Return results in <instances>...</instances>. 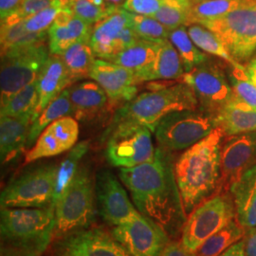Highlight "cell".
Wrapping results in <instances>:
<instances>
[{
    "instance_id": "cell-9",
    "label": "cell",
    "mask_w": 256,
    "mask_h": 256,
    "mask_svg": "<svg viewBox=\"0 0 256 256\" xmlns=\"http://www.w3.org/2000/svg\"><path fill=\"white\" fill-rule=\"evenodd\" d=\"M57 165L34 168L19 176L3 189L2 208H46L54 204Z\"/></svg>"
},
{
    "instance_id": "cell-29",
    "label": "cell",
    "mask_w": 256,
    "mask_h": 256,
    "mask_svg": "<svg viewBox=\"0 0 256 256\" xmlns=\"http://www.w3.org/2000/svg\"><path fill=\"white\" fill-rule=\"evenodd\" d=\"M256 5L252 0H191L189 25L218 18L234 10Z\"/></svg>"
},
{
    "instance_id": "cell-1",
    "label": "cell",
    "mask_w": 256,
    "mask_h": 256,
    "mask_svg": "<svg viewBox=\"0 0 256 256\" xmlns=\"http://www.w3.org/2000/svg\"><path fill=\"white\" fill-rule=\"evenodd\" d=\"M119 176L137 210L160 226L168 236H174L184 226L186 214L166 150L156 149L151 162L120 168Z\"/></svg>"
},
{
    "instance_id": "cell-16",
    "label": "cell",
    "mask_w": 256,
    "mask_h": 256,
    "mask_svg": "<svg viewBox=\"0 0 256 256\" xmlns=\"http://www.w3.org/2000/svg\"><path fill=\"white\" fill-rule=\"evenodd\" d=\"M95 194L102 218L110 226L120 225L140 212L117 176L108 170H101L96 176Z\"/></svg>"
},
{
    "instance_id": "cell-28",
    "label": "cell",
    "mask_w": 256,
    "mask_h": 256,
    "mask_svg": "<svg viewBox=\"0 0 256 256\" xmlns=\"http://www.w3.org/2000/svg\"><path fill=\"white\" fill-rule=\"evenodd\" d=\"M64 117H74V108L70 98L68 88L61 92L59 96L42 111L40 116L32 122L28 138L27 148L34 146L38 137L50 124Z\"/></svg>"
},
{
    "instance_id": "cell-30",
    "label": "cell",
    "mask_w": 256,
    "mask_h": 256,
    "mask_svg": "<svg viewBox=\"0 0 256 256\" xmlns=\"http://www.w3.org/2000/svg\"><path fill=\"white\" fill-rule=\"evenodd\" d=\"M90 148V142L86 140L77 144L70 150V153L57 165L55 174L54 192V204L63 196L70 185L74 182L75 176L80 169V162L82 158L88 153Z\"/></svg>"
},
{
    "instance_id": "cell-27",
    "label": "cell",
    "mask_w": 256,
    "mask_h": 256,
    "mask_svg": "<svg viewBox=\"0 0 256 256\" xmlns=\"http://www.w3.org/2000/svg\"><path fill=\"white\" fill-rule=\"evenodd\" d=\"M185 74L182 60L169 39L158 42V54L147 81L174 80Z\"/></svg>"
},
{
    "instance_id": "cell-8",
    "label": "cell",
    "mask_w": 256,
    "mask_h": 256,
    "mask_svg": "<svg viewBox=\"0 0 256 256\" xmlns=\"http://www.w3.org/2000/svg\"><path fill=\"white\" fill-rule=\"evenodd\" d=\"M220 37L238 64H248L256 54V5L230 12L200 23Z\"/></svg>"
},
{
    "instance_id": "cell-31",
    "label": "cell",
    "mask_w": 256,
    "mask_h": 256,
    "mask_svg": "<svg viewBox=\"0 0 256 256\" xmlns=\"http://www.w3.org/2000/svg\"><path fill=\"white\" fill-rule=\"evenodd\" d=\"M75 81L90 78L96 55L90 45V40H80L70 46L60 55Z\"/></svg>"
},
{
    "instance_id": "cell-33",
    "label": "cell",
    "mask_w": 256,
    "mask_h": 256,
    "mask_svg": "<svg viewBox=\"0 0 256 256\" xmlns=\"http://www.w3.org/2000/svg\"><path fill=\"white\" fill-rule=\"evenodd\" d=\"M168 39L180 55L185 72L208 62V56L192 42L185 26L170 30Z\"/></svg>"
},
{
    "instance_id": "cell-50",
    "label": "cell",
    "mask_w": 256,
    "mask_h": 256,
    "mask_svg": "<svg viewBox=\"0 0 256 256\" xmlns=\"http://www.w3.org/2000/svg\"><path fill=\"white\" fill-rule=\"evenodd\" d=\"M252 1H256V0H252Z\"/></svg>"
},
{
    "instance_id": "cell-24",
    "label": "cell",
    "mask_w": 256,
    "mask_h": 256,
    "mask_svg": "<svg viewBox=\"0 0 256 256\" xmlns=\"http://www.w3.org/2000/svg\"><path fill=\"white\" fill-rule=\"evenodd\" d=\"M158 42L138 39L135 44L108 61L131 70L136 76L138 82H147L158 54Z\"/></svg>"
},
{
    "instance_id": "cell-20",
    "label": "cell",
    "mask_w": 256,
    "mask_h": 256,
    "mask_svg": "<svg viewBox=\"0 0 256 256\" xmlns=\"http://www.w3.org/2000/svg\"><path fill=\"white\" fill-rule=\"evenodd\" d=\"M93 25L75 16L68 7L58 14L48 30L50 54L61 55L80 40H90Z\"/></svg>"
},
{
    "instance_id": "cell-41",
    "label": "cell",
    "mask_w": 256,
    "mask_h": 256,
    "mask_svg": "<svg viewBox=\"0 0 256 256\" xmlns=\"http://www.w3.org/2000/svg\"><path fill=\"white\" fill-rule=\"evenodd\" d=\"M64 8L59 0H54V3L46 9L37 12L36 14L23 21L24 28L32 34H45L54 23L58 14Z\"/></svg>"
},
{
    "instance_id": "cell-17",
    "label": "cell",
    "mask_w": 256,
    "mask_h": 256,
    "mask_svg": "<svg viewBox=\"0 0 256 256\" xmlns=\"http://www.w3.org/2000/svg\"><path fill=\"white\" fill-rule=\"evenodd\" d=\"M256 165V131L226 136L221 147V191Z\"/></svg>"
},
{
    "instance_id": "cell-22",
    "label": "cell",
    "mask_w": 256,
    "mask_h": 256,
    "mask_svg": "<svg viewBox=\"0 0 256 256\" xmlns=\"http://www.w3.org/2000/svg\"><path fill=\"white\" fill-rule=\"evenodd\" d=\"M34 114L0 117V158L6 164L16 158L27 147Z\"/></svg>"
},
{
    "instance_id": "cell-2",
    "label": "cell",
    "mask_w": 256,
    "mask_h": 256,
    "mask_svg": "<svg viewBox=\"0 0 256 256\" xmlns=\"http://www.w3.org/2000/svg\"><path fill=\"white\" fill-rule=\"evenodd\" d=\"M225 133L218 126L174 164V178L186 216L221 192V147Z\"/></svg>"
},
{
    "instance_id": "cell-7",
    "label": "cell",
    "mask_w": 256,
    "mask_h": 256,
    "mask_svg": "<svg viewBox=\"0 0 256 256\" xmlns=\"http://www.w3.org/2000/svg\"><path fill=\"white\" fill-rule=\"evenodd\" d=\"M218 126L216 117L198 108L168 114L158 122L154 133L160 148L180 151L192 146Z\"/></svg>"
},
{
    "instance_id": "cell-45",
    "label": "cell",
    "mask_w": 256,
    "mask_h": 256,
    "mask_svg": "<svg viewBox=\"0 0 256 256\" xmlns=\"http://www.w3.org/2000/svg\"><path fill=\"white\" fill-rule=\"evenodd\" d=\"M162 256H196L194 252H190L183 246L182 243L169 242L165 248L164 252Z\"/></svg>"
},
{
    "instance_id": "cell-39",
    "label": "cell",
    "mask_w": 256,
    "mask_h": 256,
    "mask_svg": "<svg viewBox=\"0 0 256 256\" xmlns=\"http://www.w3.org/2000/svg\"><path fill=\"white\" fill-rule=\"evenodd\" d=\"M68 7L75 16L92 25H95L116 10L110 7L106 0H72Z\"/></svg>"
},
{
    "instance_id": "cell-21",
    "label": "cell",
    "mask_w": 256,
    "mask_h": 256,
    "mask_svg": "<svg viewBox=\"0 0 256 256\" xmlns=\"http://www.w3.org/2000/svg\"><path fill=\"white\" fill-rule=\"evenodd\" d=\"M74 82L60 55L50 54L43 66L36 79L38 104L32 122L40 116L42 111L54 100L59 94Z\"/></svg>"
},
{
    "instance_id": "cell-25",
    "label": "cell",
    "mask_w": 256,
    "mask_h": 256,
    "mask_svg": "<svg viewBox=\"0 0 256 256\" xmlns=\"http://www.w3.org/2000/svg\"><path fill=\"white\" fill-rule=\"evenodd\" d=\"M70 98L74 108V118L86 120L95 117L108 101L106 93L95 81H84L68 86Z\"/></svg>"
},
{
    "instance_id": "cell-11",
    "label": "cell",
    "mask_w": 256,
    "mask_h": 256,
    "mask_svg": "<svg viewBox=\"0 0 256 256\" xmlns=\"http://www.w3.org/2000/svg\"><path fill=\"white\" fill-rule=\"evenodd\" d=\"M152 131L134 122L116 124L106 144V156L110 164L131 168L154 160Z\"/></svg>"
},
{
    "instance_id": "cell-5",
    "label": "cell",
    "mask_w": 256,
    "mask_h": 256,
    "mask_svg": "<svg viewBox=\"0 0 256 256\" xmlns=\"http://www.w3.org/2000/svg\"><path fill=\"white\" fill-rule=\"evenodd\" d=\"M95 185L86 166L80 167L74 182L55 204V236L63 238L88 229L95 218Z\"/></svg>"
},
{
    "instance_id": "cell-19",
    "label": "cell",
    "mask_w": 256,
    "mask_h": 256,
    "mask_svg": "<svg viewBox=\"0 0 256 256\" xmlns=\"http://www.w3.org/2000/svg\"><path fill=\"white\" fill-rule=\"evenodd\" d=\"M90 78L101 86L111 102H128L137 96L138 82L136 76L120 64L96 59Z\"/></svg>"
},
{
    "instance_id": "cell-13",
    "label": "cell",
    "mask_w": 256,
    "mask_h": 256,
    "mask_svg": "<svg viewBox=\"0 0 256 256\" xmlns=\"http://www.w3.org/2000/svg\"><path fill=\"white\" fill-rule=\"evenodd\" d=\"M111 234L133 256H162L169 244L164 230L140 212L113 227Z\"/></svg>"
},
{
    "instance_id": "cell-26",
    "label": "cell",
    "mask_w": 256,
    "mask_h": 256,
    "mask_svg": "<svg viewBox=\"0 0 256 256\" xmlns=\"http://www.w3.org/2000/svg\"><path fill=\"white\" fill-rule=\"evenodd\" d=\"M218 126L225 136L256 131V108L236 101L234 98L216 116Z\"/></svg>"
},
{
    "instance_id": "cell-6",
    "label": "cell",
    "mask_w": 256,
    "mask_h": 256,
    "mask_svg": "<svg viewBox=\"0 0 256 256\" xmlns=\"http://www.w3.org/2000/svg\"><path fill=\"white\" fill-rule=\"evenodd\" d=\"M50 55L45 41L16 46L1 52V106L25 86L36 81Z\"/></svg>"
},
{
    "instance_id": "cell-36",
    "label": "cell",
    "mask_w": 256,
    "mask_h": 256,
    "mask_svg": "<svg viewBox=\"0 0 256 256\" xmlns=\"http://www.w3.org/2000/svg\"><path fill=\"white\" fill-rule=\"evenodd\" d=\"M48 32L45 34H32L26 30L23 21L14 24L1 23L0 28V44L1 52L16 46H25L28 44L46 41Z\"/></svg>"
},
{
    "instance_id": "cell-34",
    "label": "cell",
    "mask_w": 256,
    "mask_h": 256,
    "mask_svg": "<svg viewBox=\"0 0 256 256\" xmlns=\"http://www.w3.org/2000/svg\"><path fill=\"white\" fill-rule=\"evenodd\" d=\"M187 27L188 34L191 37L192 42L202 50V52L220 57L223 61L228 63L230 66H245L243 64H238L232 57L223 41L214 32L200 24H192Z\"/></svg>"
},
{
    "instance_id": "cell-38",
    "label": "cell",
    "mask_w": 256,
    "mask_h": 256,
    "mask_svg": "<svg viewBox=\"0 0 256 256\" xmlns=\"http://www.w3.org/2000/svg\"><path fill=\"white\" fill-rule=\"evenodd\" d=\"M228 78L234 98L236 101L256 108V86L248 77L246 66H232Z\"/></svg>"
},
{
    "instance_id": "cell-43",
    "label": "cell",
    "mask_w": 256,
    "mask_h": 256,
    "mask_svg": "<svg viewBox=\"0 0 256 256\" xmlns=\"http://www.w3.org/2000/svg\"><path fill=\"white\" fill-rule=\"evenodd\" d=\"M164 3L165 0H124L122 8L132 14L153 16Z\"/></svg>"
},
{
    "instance_id": "cell-3",
    "label": "cell",
    "mask_w": 256,
    "mask_h": 256,
    "mask_svg": "<svg viewBox=\"0 0 256 256\" xmlns=\"http://www.w3.org/2000/svg\"><path fill=\"white\" fill-rule=\"evenodd\" d=\"M54 236L55 205L1 209V256H42Z\"/></svg>"
},
{
    "instance_id": "cell-46",
    "label": "cell",
    "mask_w": 256,
    "mask_h": 256,
    "mask_svg": "<svg viewBox=\"0 0 256 256\" xmlns=\"http://www.w3.org/2000/svg\"><path fill=\"white\" fill-rule=\"evenodd\" d=\"M243 240L245 256H256V228L247 230Z\"/></svg>"
},
{
    "instance_id": "cell-15",
    "label": "cell",
    "mask_w": 256,
    "mask_h": 256,
    "mask_svg": "<svg viewBox=\"0 0 256 256\" xmlns=\"http://www.w3.org/2000/svg\"><path fill=\"white\" fill-rule=\"evenodd\" d=\"M54 256H133L102 228H88L58 238Z\"/></svg>"
},
{
    "instance_id": "cell-49",
    "label": "cell",
    "mask_w": 256,
    "mask_h": 256,
    "mask_svg": "<svg viewBox=\"0 0 256 256\" xmlns=\"http://www.w3.org/2000/svg\"><path fill=\"white\" fill-rule=\"evenodd\" d=\"M106 2L110 7L117 9V8H122L124 0H106Z\"/></svg>"
},
{
    "instance_id": "cell-14",
    "label": "cell",
    "mask_w": 256,
    "mask_h": 256,
    "mask_svg": "<svg viewBox=\"0 0 256 256\" xmlns=\"http://www.w3.org/2000/svg\"><path fill=\"white\" fill-rule=\"evenodd\" d=\"M138 39L131 23L130 12L118 8L93 27L90 45L96 57L110 60Z\"/></svg>"
},
{
    "instance_id": "cell-37",
    "label": "cell",
    "mask_w": 256,
    "mask_h": 256,
    "mask_svg": "<svg viewBox=\"0 0 256 256\" xmlns=\"http://www.w3.org/2000/svg\"><path fill=\"white\" fill-rule=\"evenodd\" d=\"M191 0H165V3L152 16L170 30L189 26Z\"/></svg>"
},
{
    "instance_id": "cell-35",
    "label": "cell",
    "mask_w": 256,
    "mask_h": 256,
    "mask_svg": "<svg viewBox=\"0 0 256 256\" xmlns=\"http://www.w3.org/2000/svg\"><path fill=\"white\" fill-rule=\"evenodd\" d=\"M38 100L36 81L18 92L1 106L0 117H18L28 113L34 114Z\"/></svg>"
},
{
    "instance_id": "cell-40",
    "label": "cell",
    "mask_w": 256,
    "mask_h": 256,
    "mask_svg": "<svg viewBox=\"0 0 256 256\" xmlns=\"http://www.w3.org/2000/svg\"><path fill=\"white\" fill-rule=\"evenodd\" d=\"M131 14V23L134 32L140 39L149 41H160L168 39L170 30L165 27L158 20L152 16H146L142 14Z\"/></svg>"
},
{
    "instance_id": "cell-32",
    "label": "cell",
    "mask_w": 256,
    "mask_h": 256,
    "mask_svg": "<svg viewBox=\"0 0 256 256\" xmlns=\"http://www.w3.org/2000/svg\"><path fill=\"white\" fill-rule=\"evenodd\" d=\"M246 234L238 220H234L223 229L208 238L194 252L196 256H220L229 248L242 240Z\"/></svg>"
},
{
    "instance_id": "cell-10",
    "label": "cell",
    "mask_w": 256,
    "mask_h": 256,
    "mask_svg": "<svg viewBox=\"0 0 256 256\" xmlns=\"http://www.w3.org/2000/svg\"><path fill=\"white\" fill-rule=\"evenodd\" d=\"M234 220L236 212L232 196L228 192L216 194L189 214L183 226L180 243L196 252L208 238Z\"/></svg>"
},
{
    "instance_id": "cell-4",
    "label": "cell",
    "mask_w": 256,
    "mask_h": 256,
    "mask_svg": "<svg viewBox=\"0 0 256 256\" xmlns=\"http://www.w3.org/2000/svg\"><path fill=\"white\" fill-rule=\"evenodd\" d=\"M198 108L192 88L180 81L137 95L118 110L115 122H134L155 132L158 122L168 114Z\"/></svg>"
},
{
    "instance_id": "cell-48",
    "label": "cell",
    "mask_w": 256,
    "mask_h": 256,
    "mask_svg": "<svg viewBox=\"0 0 256 256\" xmlns=\"http://www.w3.org/2000/svg\"><path fill=\"white\" fill-rule=\"evenodd\" d=\"M246 70L250 80L256 84V54L252 56V58L248 62L246 66Z\"/></svg>"
},
{
    "instance_id": "cell-18",
    "label": "cell",
    "mask_w": 256,
    "mask_h": 256,
    "mask_svg": "<svg viewBox=\"0 0 256 256\" xmlns=\"http://www.w3.org/2000/svg\"><path fill=\"white\" fill-rule=\"evenodd\" d=\"M79 137V124L74 117H64L50 124L37 138L25 156V162L60 155L72 149Z\"/></svg>"
},
{
    "instance_id": "cell-44",
    "label": "cell",
    "mask_w": 256,
    "mask_h": 256,
    "mask_svg": "<svg viewBox=\"0 0 256 256\" xmlns=\"http://www.w3.org/2000/svg\"><path fill=\"white\" fill-rule=\"evenodd\" d=\"M24 0H0V16L1 20L14 14L20 8Z\"/></svg>"
},
{
    "instance_id": "cell-47",
    "label": "cell",
    "mask_w": 256,
    "mask_h": 256,
    "mask_svg": "<svg viewBox=\"0 0 256 256\" xmlns=\"http://www.w3.org/2000/svg\"><path fill=\"white\" fill-rule=\"evenodd\" d=\"M220 256H245L244 250V240H240L234 245L229 248L225 252H223Z\"/></svg>"
},
{
    "instance_id": "cell-12",
    "label": "cell",
    "mask_w": 256,
    "mask_h": 256,
    "mask_svg": "<svg viewBox=\"0 0 256 256\" xmlns=\"http://www.w3.org/2000/svg\"><path fill=\"white\" fill-rule=\"evenodd\" d=\"M182 81L192 88L200 108L216 117L234 99L229 78L218 64H200L183 74Z\"/></svg>"
},
{
    "instance_id": "cell-42",
    "label": "cell",
    "mask_w": 256,
    "mask_h": 256,
    "mask_svg": "<svg viewBox=\"0 0 256 256\" xmlns=\"http://www.w3.org/2000/svg\"><path fill=\"white\" fill-rule=\"evenodd\" d=\"M54 1V0H24L18 12L9 18L1 20V23L14 24L20 21H24L50 6Z\"/></svg>"
},
{
    "instance_id": "cell-23",
    "label": "cell",
    "mask_w": 256,
    "mask_h": 256,
    "mask_svg": "<svg viewBox=\"0 0 256 256\" xmlns=\"http://www.w3.org/2000/svg\"><path fill=\"white\" fill-rule=\"evenodd\" d=\"M236 220L244 228H256V165L248 170L230 188Z\"/></svg>"
}]
</instances>
